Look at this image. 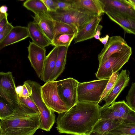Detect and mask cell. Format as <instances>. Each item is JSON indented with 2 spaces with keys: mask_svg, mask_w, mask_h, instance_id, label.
Here are the masks:
<instances>
[{
  "mask_svg": "<svg viewBox=\"0 0 135 135\" xmlns=\"http://www.w3.org/2000/svg\"><path fill=\"white\" fill-rule=\"evenodd\" d=\"M109 38V36L108 35H106L104 37L100 38L99 40L105 46L107 43Z\"/></svg>",
  "mask_w": 135,
  "mask_h": 135,
  "instance_id": "obj_38",
  "label": "cell"
},
{
  "mask_svg": "<svg viewBox=\"0 0 135 135\" xmlns=\"http://www.w3.org/2000/svg\"><path fill=\"white\" fill-rule=\"evenodd\" d=\"M126 99L127 104L135 111V82L132 83Z\"/></svg>",
  "mask_w": 135,
  "mask_h": 135,
  "instance_id": "obj_30",
  "label": "cell"
},
{
  "mask_svg": "<svg viewBox=\"0 0 135 135\" xmlns=\"http://www.w3.org/2000/svg\"><path fill=\"white\" fill-rule=\"evenodd\" d=\"M100 119L118 120L122 123L126 118V117L115 110L111 105L100 107Z\"/></svg>",
  "mask_w": 135,
  "mask_h": 135,
  "instance_id": "obj_23",
  "label": "cell"
},
{
  "mask_svg": "<svg viewBox=\"0 0 135 135\" xmlns=\"http://www.w3.org/2000/svg\"><path fill=\"white\" fill-rule=\"evenodd\" d=\"M28 58L31 66L37 75L40 78L43 73L46 58V50L32 42L30 41L28 47Z\"/></svg>",
  "mask_w": 135,
  "mask_h": 135,
  "instance_id": "obj_10",
  "label": "cell"
},
{
  "mask_svg": "<svg viewBox=\"0 0 135 135\" xmlns=\"http://www.w3.org/2000/svg\"><path fill=\"white\" fill-rule=\"evenodd\" d=\"M127 33L135 35V17L116 12L106 13Z\"/></svg>",
  "mask_w": 135,
  "mask_h": 135,
  "instance_id": "obj_15",
  "label": "cell"
},
{
  "mask_svg": "<svg viewBox=\"0 0 135 135\" xmlns=\"http://www.w3.org/2000/svg\"><path fill=\"white\" fill-rule=\"evenodd\" d=\"M129 76L126 69H123L118 76L113 87L105 98L104 106H109L115 100L122 91L128 85Z\"/></svg>",
  "mask_w": 135,
  "mask_h": 135,
  "instance_id": "obj_13",
  "label": "cell"
},
{
  "mask_svg": "<svg viewBox=\"0 0 135 135\" xmlns=\"http://www.w3.org/2000/svg\"><path fill=\"white\" fill-rule=\"evenodd\" d=\"M103 28V26L100 25H99L97 28L95 34L99 36L101 35L100 31Z\"/></svg>",
  "mask_w": 135,
  "mask_h": 135,
  "instance_id": "obj_40",
  "label": "cell"
},
{
  "mask_svg": "<svg viewBox=\"0 0 135 135\" xmlns=\"http://www.w3.org/2000/svg\"><path fill=\"white\" fill-rule=\"evenodd\" d=\"M40 125L39 114L21 104L12 115L0 119V135H33Z\"/></svg>",
  "mask_w": 135,
  "mask_h": 135,
  "instance_id": "obj_2",
  "label": "cell"
},
{
  "mask_svg": "<svg viewBox=\"0 0 135 135\" xmlns=\"http://www.w3.org/2000/svg\"><path fill=\"white\" fill-rule=\"evenodd\" d=\"M41 86L38 83L32 84V94L31 97L39 111L40 122V129L48 132L50 130L55 122V115L54 112L49 108L43 101L41 94Z\"/></svg>",
  "mask_w": 135,
  "mask_h": 135,
  "instance_id": "obj_5",
  "label": "cell"
},
{
  "mask_svg": "<svg viewBox=\"0 0 135 135\" xmlns=\"http://www.w3.org/2000/svg\"><path fill=\"white\" fill-rule=\"evenodd\" d=\"M56 81L59 97L69 109L78 102V86L79 82L70 77Z\"/></svg>",
  "mask_w": 135,
  "mask_h": 135,
  "instance_id": "obj_8",
  "label": "cell"
},
{
  "mask_svg": "<svg viewBox=\"0 0 135 135\" xmlns=\"http://www.w3.org/2000/svg\"><path fill=\"white\" fill-rule=\"evenodd\" d=\"M126 1L134 8L135 6V0H126Z\"/></svg>",
  "mask_w": 135,
  "mask_h": 135,
  "instance_id": "obj_41",
  "label": "cell"
},
{
  "mask_svg": "<svg viewBox=\"0 0 135 135\" xmlns=\"http://www.w3.org/2000/svg\"><path fill=\"white\" fill-rule=\"evenodd\" d=\"M110 133L124 135H135V124L123 123Z\"/></svg>",
  "mask_w": 135,
  "mask_h": 135,
  "instance_id": "obj_26",
  "label": "cell"
},
{
  "mask_svg": "<svg viewBox=\"0 0 135 135\" xmlns=\"http://www.w3.org/2000/svg\"><path fill=\"white\" fill-rule=\"evenodd\" d=\"M58 50L55 68L49 81H55L63 72L65 69L68 47H58Z\"/></svg>",
  "mask_w": 135,
  "mask_h": 135,
  "instance_id": "obj_20",
  "label": "cell"
},
{
  "mask_svg": "<svg viewBox=\"0 0 135 135\" xmlns=\"http://www.w3.org/2000/svg\"><path fill=\"white\" fill-rule=\"evenodd\" d=\"M119 74L118 71L113 74L109 78L105 88L102 96L100 103L104 100L105 98L112 90Z\"/></svg>",
  "mask_w": 135,
  "mask_h": 135,
  "instance_id": "obj_28",
  "label": "cell"
},
{
  "mask_svg": "<svg viewBox=\"0 0 135 135\" xmlns=\"http://www.w3.org/2000/svg\"><path fill=\"white\" fill-rule=\"evenodd\" d=\"M94 37L95 39L98 40H99L100 38V36L96 34L94 35Z\"/></svg>",
  "mask_w": 135,
  "mask_h": 135,
  "instance_id": "obj_43",
  "label": "cell"
},
{
  "mask_svg": "<svg viewBox=\"0 0 135 135\" xmlns=\"http://www.w3.org/2000/svg\"><path fill=\"white\" fill-rule=\"evenodd\" d=\"M73 8L82 13L100 17L104 13L100 0H69Z\"/></svg>",
  "mask_w": 135,
  "mask_h": 135,
  "instance_id": "obj_11",
  "label": "cell"
},
{
  "mask_svg": "<svg viewBox=\"0 0 135 135\" xmlns=\"http://www.w3.org/2000/svg\"><path fill=\"white\" fill-rule=\"evenodd\" d=\"M23 6L38 17L49 16L47 8L42 0H27Z\"/></svg>",
  "mask_w": 135,
  "mask_h": 135,
  "instance_id": "obj_22",
  "label": "cell"
},
{
  "mask_svg": "<svg viewBox=\"0 0 135 135\" xmlns=\"http://www.w3.org/2000/svg\"><path fill=\"white\" fill-rule=\"evenodd\" d=\"M56 1L57 10L66 11L74 9L69 0H56Z\"/></svg>",
  "mask_w": 135,
  "mask_h": 135,
  "instance_id": "obj_33",
  "label": "cell"
},
{
  "mask_svg": "<svg viewBox=\"0 0 135 135\" xmlns=\"http://www.w3.org/2000/svg\"><path fill=\"white\" fill-rule=\"evenodd\" d=\"M27 27L29 37L32 39L33 42L44 48L51 45V42L36 23L33 21L30 22L28 23Z\"/></svg>",
  "mask_w": 135,
  "mask_h": 135,
  "instance_id": "obj_17",
  "label": "cell"
},
{
  "mask_svg": "<svg viewBox=\"0 0 135 135\" xmlns=\"http://www.w3.org/2000/svg\"><path fill=\"white\" fill-rule=\"evenodd\" d=\"M8 11V8L7 6L3 5L1 6L0 8V13H7Z\"/></svg>",
  "mask_w": 135,
  "mask_h": 135,
  "instance_id": "obj_39",
  "label": "cell"
},
{
  "mask_svg": "<svg viewBox=\"0 0 135 135\" xmlns=\"http://www.w3.org/2000/svg\"><path fill=\"white\" fill-rule=\"evenodd\" d=\"M123 123L135 124V111L132 110L128 115Z\"/></svg>",
  "mask_w": 135,
  "mask_h": 135,
  "instance_id": "obj_36",
  "label": "cell"
},
{
  "mask_svg": "<svg viewBox=\"0 0 135 135\" xmlns=\"http://www.w3.org/2000/svg\"><path fill=\"white\" fill-rule=\"evenodd\" d=\"M121 123L122 122L118 120L100 119L88 135H105Z\"/></svg>",
  "mask_w": 135,
  "mask_h": 135,
  "instance_id": "obj_18",
  "label": "cell"
},
{
  "mask_svg": "<svg viewBox=\"0 0 135 135\" xmlns=\"http://www.w3.org/2000/svg\"><path fill=\"white\" fill-rule=\"evenodd\" d=\"M13 27L8 22L3 27L0 31V42L8 35Z\"/></svg>",
  "mask_w": 135,
  "mask_h": 135,
  "instance_id": "obj_35",
  "label": "cell"
},
{
  "mask_svg": "<svg viewBox=\"0 0 135 135\" xmlns=\"http://www.w3.org/2000/svg\"><path fill=\"white\" fill-rule=\"evenodd\" d=\"M32 88L30 80L25 81L22 86L21 91L18 96L20 97H31L32 95Z\"/></svg>",
  "mask_w": 135,
  "mask_h": 135,
  "instance_id": "obj_31",
  "label": "cell"
},
{
  "mask_svg": "<svg viewBox=\"0 0 135 135\" xmlns=\"http://www.w3.org/2000/svg\"><path fill=\"white\" fill-rule=\"evenodd\" d=\"M130 47L120 36L110 37L107 43L98 55L99 65L104 62L113 54L124 51Z\"/></svg>",
  "mask_w": 135,
  "mask_h": 135,
  "instance_id": "obj_9",
  "label": "cell"
},
{
  "mask_svg": "<svg viewBox=\"0 0 135 135\" xmlns=\"http://www.w3.org/2000/svg\"><path fill=\"white\" fill-rule=\"evenodd\" d=\"M111 105L115 110L126 117V118L128 115L133 110L124 100L115 102Z\"/></svg>",
  "mask_w": 135,
  "mask_h": 135,
  "instance_id": "obj_27",
  "label": "cell"
},
{
  "mask_svg": "<svg viewBox=\"0 0 135 135\" xmlns=\"http://www.w3.org/2000/svg\"><path fill=\"white\" fill-rule=\"evenodd\" d=\"M109 79H98L79 83L78 102L100 103V100Z\"/></svg>",
  "mask_w": 135,
  "mask_h": 135,
  "instance_id": "obj_3",
  "label": "cell"
},
{
  "mask_svg": "<svg viewBox=\"0 0 135 135\" xmlns=\"http://www.w3.org/2000/svg\"><path fill=\"white\" fill-rule=\"evenodd\" d=\"M76 35L59 34L55 36L51 45L55 46H65L68 47Z\"/></svg>",
  "mask_w": 135,
  "mask_h": 135,
  "instance_id": "obj_25",
  "label": "cell"
},
{
  "mask_svg": "<svg viewBox=\"0 0 135 135\" xmlns=\"http://www.w3.org/2000/svg\"><path fill=\"white\" fill-rule=\"evenodd\" d=\"M14 110L0 98V119L7 118L12 115Z\"/></svg>",
  "mask_w": 135,
  "mask_h": 135,
  "instance_id": "obj_29",
  "label": "cell"
},
{
  "mask_svg": "<svg viewBox=\"0 0 135 135\" xmlns=\"http://www.w3.org/2000/svg\"><path fill=\"white\" fill-rule=\"evenodd\" d=\"M48 13L52 20L69 24L78 31L95 16L74 9L66 11L57 10L55 12H48Z\"/></svg>",
  "mask_w": 135,
  "mask_h": 135,
  "instance_id": "obj_6",
  "label": "cell"
},
{
  "mask_svg": "<svg viewBox=\"0 0 135 135\" xmlns=\"http://www.w3.org/2000/svg\"><path fill=\"white\" fill-rule=\"evenodd\" d=\"M33 22L36 23L45 35L52 42L55 37L53 20L50 16L33 17Z\"/></svg>",
  "mask_w": 135,
  "mask_h": 135,
  "instance_id": "obj_21",
  "label": "cell"
},
{
  "mask_svg": "<svg viewBox=\"0 0 135 135\" xmlns=\"http://www.w3.org/2000/svg\"><path fill=\"white\" fill-rule=\"evenodd\" d=\"M21 104H23L36 113H39L38 108L31 97H19Z\"/></svg>",
  "mask_w": 135,
  "mask_h": 135,
  "instance_id": "obj_32",
  "label": "cell"
},
{
  "mask_svg": "<svg viewBox=\"0 0 135 135\" xmlns=\"http://www.w3.org/2000/svg\"><path fill=\"white\" fill-rule=\"evenodd\" d=\"M134 9H135V6L134 7Z\"/></svg>",
  "mask_w": 135,
  "mask_h": 135,
  "instance_id": "obj_45",
  "label": "cell"
},
{
  "mask_svg": "<svg viewBox=\"0 0 135 135\" xmlns=\"http://www.w3.org/2000/svg\"><path fill=\"white\" fill-rule=\"evenodd\" d=\"M41 96L47 106L58 114L66 112L69 109L59 95L56 81H48L41 86Z\"/></svg>",
  "mask_w": 135,
  "mask_h": 135,
  "instance_id": "obj_7",
  "label": "cell"
},
{
  "mask_svg": "<svg viewBox=\"0 0 135 135\" xmlns=\"http://www.w3.org/2000/svg\"><path fill=\"white\" fill-rule=\"evenodd\" d=\"M8 22L7 20V17H5L0 20V31Z\"/></svg>",
  "mask_w": 135,
  "mask_h": 135,
  "instance_id": "obj_37",
  "label": "cell"
},
{
  "mask_svg": "<svg viewBox=\"0 0 135 135\" xmlns=\"http://www.w3.org/2000/svg\"><path fill=\"white\" fill-rule=\"evenodd\" d=\"M132 54V48L130 46L124 51L112 55L104 62L99 65L95 73L97 78L98 79H109L128 62Z\"/></svg>",
  "mask_w": 135,
  "mask_h": 135,
  "instance_id": "obj_4",
  "label": "cell"
},
{
  "mask_svg": "<svg viewBox=\"0 0 135 135\" xmlns=\"http://www.w3.org/2000/svg\"><path fill=\"white\" fill-rule=\"evenodd\" d=\"M29 37L27 27L14 26L8 35L0 42V50L8 45L18 42Z\"/></svg>",
  "mask_w": 135,
  "mask_h": 135,
  "instance_id": "obj_16",
  "label": "cell"
},
{
  "mask_svg": "<svg viewBox=\"0 0 135 135\" xmlns=\"http://www.w3.org/2000/svg\"><path fill=\"white\" fill-rule=\"evenodd\" d=\"M105 135H119V134H113L111 133H107V134H105Z\"/></svg>",
  "mask_w": 135,
  "mask_h": 135,
  "instance_id": "obj_44",
  "label": "cell"
},
{
  "mask_svg": "<svg viewBox=\"0 0 135 135\" xmlns=\"http://www.w3.org/2000/svg\"><path fill=\"white\" fill-rule=\"evenodd\" d=\"M104 13L116 12L135 17V10L126 0H100Z\"/></svg>",
  "mask_w": 135,
  "mask_h": 135,
  "instance_id": "obj_12",
  "label": "cell"
},
{
  "mask_svg": "<svg viewBox=\"0 0 135 135\" xmlns=\"http://www.w3.org/2000/svg\"><path fill=\"white\" fill-rule=\"evenodd\" d=\"M101 16H94L78 32L74 39V44L94 37Z\"/></svg>",
  "mask_w": 135,
  "mask_h": 135,
  "instance_id": "obj_14",
  "label": "cell"
},
{
  "mask_svg": "<svg viewBox=\"0 0 135 135\" xmlns=\"http://www.w3.org/2000/svg\"><path fill=\"white\" fill-rule=\"evenodd\" d=\"M8 14L7 13H0V20H1L4 18L5 17H7Z\"/></svg>",
  "mask_w": 135,
  "mask_h": 135,
  "instance_id": "obj_42",
  "label": "cell"
},
{
  "mask_svg": "<svg viewBox=\"0 0 135 135\" xmlns=\"http://www.w3.org/2000/svg\"><path fill=\"white\" fill-rule=\"evenodd\" d=\"M58 47L55 46L46 56L43 70L40 79L45 82L49 81L55 66Z\"/></svg>",
  "mask_w": 135,
  "mask_h": 135,
  "instance_id": "obj_19",
  "label": "cell"
},
{
  "mask_svg": "<svg viewBox=\"0 0 135 135\" xmlns=\"http://www.w3.org/2000/svg\"><path fill=\"white\" fill-rule=\"evenodd\" d=\"M48 12H55L57 10L56 0H42Z\"/></svg>",
  "mask_w": 135,
  "mask_h": 135,
  "instance_id": "obj_34",
  "label": "cell"
},
{
  "mask_svg": "<svg viewBox=\"0 0 135 135\" xmlns=\"http://www.w3.org/2000/svg\"><path fill=\"white\" fill-rule=\"evenodd\" d=\"M53 21L55 37L61 34L76 35L78 32L77 30L69 24L54 20Z\"/></svg>",
  "mask_w": 135,
  "mask_h": 135,
  "instance_id": "obj_24",
  "label": "cell"
},
{
  "mask_svg": "<svg viewBox=\"0 0 135 135\" xmlns=\"http://www.w3.org/2000/svg\"><path fill=\"white\" fill-rule=\"evenodd\" d=\"M99 104L78 102L68 111L58 114L56 127L60 133L88 135L100 119Z\"/></svg>",
  "mask_w": 135,
  "mask_h": 135,
  "instance_id": "obj_1",
  "label": "cell"
}]
</instances>
